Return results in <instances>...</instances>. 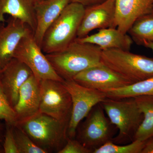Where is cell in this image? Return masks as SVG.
<instances>
[{
    "label": "cell",
    "mask_w": 153,
    "mask_h": 153,
    "mask_svg": "<svg viewBox=\"0 0 153 153\" xmlns=\"http://www.w3.org/2000/svg\"><path fill=\"white\" fill-rule=\"evenodd\" d=\"M85 8L76 3L66 6L44 34L41 45L44 54L59 52L75 41Z\"/></svg>",
    "instance_id": "obj_3"
},
{
    "label": "cell",
    "mask_w": 153,
    "mask_h": 153,
    "mask_svg": "<svg viewBox=\"0 0 153 153\" xmlns=\"http://www.w3.org/2000/svg\"><path fill=\"white\" fill-rule=\"evenodd\" d=\"M101 63L132 83L153 76V58L117 49L102 50Z\"/></svg>",
    "instance_id": "obj_5"
},
{
    "label": "cell",
    "mask_w": 153,
    "mask_h": 153,
    "mask_svg": "<svg viewBox=\"0 0 153 153\" xmlns=\"http://www.w3.org/2000/svg\"><path fill=\"white\" fill-rule=\"evenodd\" d=\"M142 153H153V137L146 141Z\"/></svg>",
    "instance_id": "obj_29"
},
{
    "label": "cell",
    "mask_w": 153,
    "mask_h": 153,
    "mask_svg": "<svg viewBox=\"0 0 153 153\" xmlns=\"http://www.w3.org/2000/svg\"><path fill=\"white\" fill-rule=\"evenodd\" d=\"M71 2V0H46L36 3V27L33 36L41 47L46 31Z\"/></svg>",
    "instance_id": "obj_16"
},
{
    "label": "cell",
    "mask_w": 153,
    "mask_h": 153,
    "mask_svg": "<svg viewBox=\"0 0 153 153\" xmlns=\"http://www.w3.org/2000/svg\"><path fill=\"white\" fill-rule=\"evenodd\" d=\"M40 103L39 81L32 74L21 87L18 101L13 107L16 114V124L24 122L38 114Z\"/></svg>",
    "instance_id": "obj_14"
},
{
    "label": "cell",
    "mask_w": 153,
    "mask_h": 153,
    "mask_svg": "<svg viewBox=\"0 0 153 153\" xmlns=\"http://www.w3.org/2000/svg\"><path fill=\"white\" fill-rule=\"evenodd\" d=\"M69 123L39 112L28 120L16 125L46 153H58L67 142Z\"/></svg>",
    "instance_id": "obj_2"
},
{
    "label": "cell",
    "mask_w": 153,
    "mask_h": 153,
    "mask_svg": "<svg viewBox=\"0 0 153 153\" xmlns=\"http://www.w3.org/2000/svg\"><path fill=\"white\" fill-rule=\"evenodd\" d=\"M143 119L135 135L134 140L146 141L153 137V96H140L134 97Z\"/></svg>",
    "instance_id": "obj_19"
},
{
    "label": "cell",
    "mask_w": 153,
    "mask_h": 153,
    "mask_svg": "<svg viewBox=\"0 0 153 153\" xmlns=\"http://www.w3.org/2000/svg\"><path fill=\"white\" fill-rule=\"evenodd\" d=\"M100 104L111 123L118 130V134L113 139V142L122 144L134 141L143 119V115L134 97H107Z\"/></svg>",
    "instance_id": "obj_4"
},
{
    "label": "cell",
    "mask_w": 153,
    "mask_h": 153,
    "mask_svg": "<svg viewBox=\"0 0 153 153\" xmlns=\"http://www.w3.org/2000/svg\"><path fill=\"white\" fill-rule=\"evenodd\" d=\"M115 1L105 0L100 4L85 7L76 38L85 37L96 29L117 28Z\"/></svg>",
    "instance_id": "obj_11"
},
{
    "label": "cell",
    "mask_w": 153,
    "mask_h": 153,
    "mask_svg": "<svg viewBox=\"0 0 153 153\" xmlns=\"http://www.w3.org/2000/svg\"><path fill=\"white\" fill-rule=\"evenodd\" d=\"M73 79L82 86L102 92L132 84L102 63L81 71Z\"/></svg>",
    "instance_id": "obj_10"
},
{
    "label": "cell",
    "mask_w": 153,
    "mask_h": 153,
    "mask_svg": "<svg viewBox=\"0 0 153 153\" xmlns=\"http://www.w3.org/2000/svg\"><path fill=\"white\" fill-rule=\"evenodd\" d=\"M107 98L135 97L140 96H153V76L125 87L103 91Z\"/></svg>",
    "instance_id": "obj_20"
},
{
    "label": "cell",
    "mask_w": 153,
    "mask_h": 153,
    "mask_svg": "<svg viewBox=\"0 0 153 153\" xmlns=\"http://www.w3.org/2000/svg\"><path fill=\"white\" fill-rule=\"evenodd\" d=\"M69 92L72 110L68 130V137L75 138L76 128L93 107L107 98L104 92L82 86L73 79L62 82Z\"/></svg>",
    "instance_id": "obj_7"
},
{
    "label": "cell",
    "mask_w": 153,
    "mask_h": 153,
    "mask_svg": "<svg viewBox=\"0 0 153 153\" xmlns=\"http://www.w3.org/2000/svg\"><path fill=\"white\" fill-rule=\"evenodd\" d=\"M153 10V0H116L117 28L127 34L135 22Z\"/></svg>",
    "instance_id": "obj_15"
},
{
    "label": "cell",
    "mask_w": 153,
    "mask_h": 153,
    "mask_svg": "<svg viewBox=\"0 0 153 153\" xmlns=\"http://www.w3.org/2000/svg\"><path fill=\"white\" fill-rule=\"evenodd\" d=\"M5 129L6 124L0 123V153H4L3 143Z\"/></svg>",
    "instance_id": "obj_28"
},
{
    "label": "cell",
    "mask_w": 153,
    "mask_h": 153,
    "mask_svg": "<svg viewBox=\"0 0 153 153\" xmlns=\"http://www.w3.org/2000/svg\"><path fill=\"white\" fill-rule=\"evenodd\" d=\"M146 142L135 140L129 144L121 145L109 141L94 151L93 153H142Z\"/></svg>",
    "instance_id": "obj_23"
},
{
    "label": "cell",
    "mask_w": 153,
    "mask_h": 153,
    "mask_svg": "<svg viewBox=\"0 0 153 153\" xmlns=\"http://www.w3.org/2000/svg\"><path fill=\"white\" fill-rule=\"evenodd\" d=\"M75 40L83 43L94 44L102 50L117 49L130 51L133 43L131 37L122 33L117 28L100 29L97 33Z\"/></svg>",
    "instance_id": "obj_17"
},
{
    "label": "cell",
    "mask_w": 153,
    "mask_h": 153,
    "mask_svg": "<svg viewBox=\"0 0 153 153\" xmlns=\"http://www.w3.org/2000/svg\"><path fill=\"white\" fill-rule=\"evenodd\" d=\"M143 46L151 49L153 52V42H146L144 43Z\"/></svg>",
    "instance_id": "obj_30"
},
{
    "label": "cell",
    "mask_w": 153,
    "mask_h": 153,
    "mask_svg": "<svg viewBox=\"0 0 153 153\" xmlns=\"http://www.w3.org/2000/svg\"><path fill=\"white\" fill-rule=\"evenodd\" d=\"M12 129L19 153H46L34 143L20 126L12 125Z\"/></svg>",
    "instance_id": "obj_22"
},
{
    "label": "cell",
    "mask_w": 153,
    "mask_h": 153,
    "mask_svg": "<svg viewBox=\"0 0 153 153\" xmlns=\"http://www.w3.org/2000/svg\"><path fill=\"white\" fill-rule=\"evenodd\" d=\"M39 112L63 122L70 121L72 110L71 96L62 82L52 79L39 81Z\"/></svg>",
    "instance_id": "obj_8"
},
{
    "label": "cell",
    "mask_w": 153,
    "mask_h": 153,
    "mask_svg": "<svg viewBox=\"0 0 153 153\" xmlns=\"http://www.w3.org/2000/svg\"><path fill=\"white\" fill-rule=\"evenodd\" d=\"M76 128L75 138L92 152L112 141L117 129L111 123L101 104L93 107Z\"/></svg>",
    "instance_id": "obj_6"
},
{
    "label": "cell",
    "mask_w": 153,
    "mask_h": 153,
    "mask_svg": "<svg viewBox=\"0 0 153 153\" xmlns=\"http://www.w3.org/2000/svg\"><path fill=\"white\" fill-rule=\"evenodd\" d=\"M58 153H92L75 138H68L66 145Z\"/></svg>",
    "instance_id": "obj_26"
},
{
    "label": "cell",
    "mask_w": 153,
    "mask_h": 153,
    "mask_svg": "<svg viewBox=\"0 0 153 153\" xmlns=\"http://www.w3.org/2000/svg\"><path fill=\"white\" fill-rule=\"evenodd\" d=\"M0 119L3 120L6 123L15 125L17 123L16 111L4 94L0 87Z\"/></svg>",
    "instance_id": "obj_24"
},
{
    "label": "cell",
    "mask_w": 153,
    "mask_h": 153,
    "mask_svg": "<svg viewBox=\"0 0 153 153\" xmlns=\"http://www.w3.org/2000/svg\"><path fill=\"white\" fill-rule=\"evenodd\" d=\"M6 129L3 149L4 153H19L13 134L12 125L5 123Z\"/></svg>",
    "instance_id": "obj_25"
},
{
    "label": "cell",
    "mask_w": 153,
    "mask_h": 153,
    "mask_svg": "<svg viewBox=\"0 0 153 153\" xmlns=\"http://www.w3.org/2000/svg\"><path fill=\"white\" fill-rule=\"evenodd\" d=\"M32 74L31 69L16 58L0 71V87L13 108L18 101L22 85Z\"/></svg>",
    "instance_id": "obj_12"
},
{
    "label": "cell",
    "mask_w": 153,
    "mask_h": 153,
    "mask_svg": "<svg viewBox=\"0 0 153 153\" xmlns=\"http://www.w3.org/2000/svg\"><path fill=\"white\" fill-rule=\"evenodd\" d=\"M35 0H0V24L4 22V16L10 15L27 25L33 33L36 27Z\"/></svg>",
    "instance_id": "obj_18"
},
{
    "label": "cell",
    "mask_w": 153,
    "mask_h": 153,
    "mask_svg": "<svg viewBox=\"0 0 153 153\" xmlns=\"http://www.w3.org/2000/svg\"><path fill=\"white\" fill-rule=\"evenodd\" d=\"M105 0H71V2L78 3L85 7L100 4Z\"/></svg>",
    "instance_id": "obj_27"
},
{
    "label": "cell",
    "mask_w": 153,
    "mask_h": 153,
    "mask_svg": "<svg viewBox=\"0 0 153 153\" xmlns=\"http://www.w3.org/2000/svg\"><path fill=\"white\" fill-rule=\"evenodd\" d=\"M36 2H38L43 1H46V0H35Z\"/></svg>",
    "instance_id": "obj_31"
},
{
    "label": "cell",
    "mask_w": 153,
    "mask_h": 153,
    "mask_svg": "<svg viewBox=\"0 0 153 153\" xmlns=\"http://www.w3.org/2000/svg\"><path fill=\"white\" fill-rule=\"evenodd\" d=\"M127 33L140 46L146 42H153V10L137 19Z\"/></svg>",
    "instance_id": "obj_21"
},
{
    "label": "cell",
    "mask_w": 153,
    "mask_h": 153,
    "mask_svg": "<svg viewBox=\"0 0 153 153\" xmlns=\"http://www.w3.org/2000/svg\"><path fill=\"white\" fill-rule=\"evenodd\" d=\"M32 32L27 25L12 17L7 25L0 26V71L14 58L22 38Z\"/></svg>",
    "instance_id": "obj_13"
},
{
    "label": "cell",
    "mask_w": 153,
    "mask_h": 153,
    "mask_svg": "<svg viewBox=\"0 0 153 153\" xmlns=\"http://www.w3.org/2000/svg\"><path fill=\"white\" fill-rule=\"evenodd\" d=\"M102 52L97 45L75 40L61 51L45 55L56 73L66 80L101 63Z\"/></svg>",
    "instance_id": "obj_1"
},
{
    "label": "cell",
    "mask_w": 153,
    "mask_h": 153,
    "mask_svg": "<svg viewBox=\"0 0 153 153\" xmlns=\"http://www.w3.org/2000/svg\"><path fill=\"white\" fill-rule=\"evenodd\" d=\"M14 58L26 64L39 81L44 79L64 81L56 73L41 47L37 44L33 32L22 38L14 52Z\"/></svg>",
    "instance_id": "obj_9"
}]
</instances>
